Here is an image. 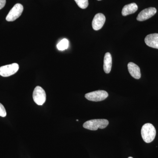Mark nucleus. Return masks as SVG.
Listing matches in <instances>:
<instances>
[{"label": "nucleus", "mask_w": 158, "mask_h": 158, "mask_svg": "<svg viewBox=\"0 0 158 158\" xmlns=\"http://www.w3.org/2000/svg\"><path fill=\"white\" fill-rule=\"evenodd\" d=\"M69 41L66 39H62L57 45V48L59 50L63 51L68 48Z\"/></svg>", "instance_id": "nucleus-13"}, {"label": "nucleus", "mask_w": 158, "mask_h": 158, "mask_svg": "<svg viewBox=\"0 0 158 158\" xmlns=\"http://www.w3.org/2000/svg\"><path fill=\"white\" fill-rule=\"evenodd\" d=\"M128 158H133V157H129Z\"/></svg>", "instance_id": "nucleus-17"}, {"label": "nucleus", "mask_w": 158, "mask_h": 158, "mask_svg": "<svg viewBox=\"0 0 158 158\" xmlns=\"http://www.w3.org/2000/svg\"><path fill=\"white\" fill-rule=\"evenodd\" d=\"M108 93L103 90H96L86 94L85 98L88 100L93 102H100L106 99L108 97Z\"/></svg>", "instance_id": "nucleus-3"}, {"label": "nucleus", "mask_w": 158, "mask_h": 158, "mask_svg": "<svg viewBox=\"0 0 158 158\" xmlns=\"http://www.w3.org/2000/svg\"><path fill=\"white\" fill-rule=\"evenodd\" d=\"M144 41L150 47L158 49V34H148L145 37Z\"/></svg>", "instance_id": "nucleus-9"}, {"label": "nucleus", "mask_w": 158, "mask_h": 158, "mask_svg": "<svg viewBox=\"0 0 158 158\" xmlns=\"http://www.w3.org/2000/svg\"><path fill=\"white\" fill-rule=\"evenodd\" d=\"M141 135L144 142L147 143H151L155 138V128L151 123H146L141 128Z\"/></svg>", "instance_id": "nucleus-1"}, {"label": "nucleus", "mask_w": 158, "mask_h": 158, "mask_svg": "<svg viewBox=\"0 0 158 158\" xmlns=\"http://www.w3.org/2000/svg\"><path fill=\"white\" fill-rule=\"evenodd\" d=\"M19 69L17 63H12L10 65H4L0 67V75L3 77L11 76L16 73Z\"/></svg>", "instance_id": "nucleus-6"}, {"label": "nucleus", "mask_w": 158, "mask_h": 158, "mask_svg": "<svg viewBox=\"0 0 158 158\" xmlns=\"http://www.w3.org/2000/svg\"><path fill=\"white\" fill-rule=\"evenodd\" d=\"M77 5L82 9H85L88 7V0H74Z\"/></svg>", "instance_id": "nucleus-14"}, {"label": "nucleus", "mask_w": 158, "mask_h": 158, "mask_svg": "<svg viewBox=\"0 0 158 158\" xmlns=\"http://www.w3.org/2000/svg\"><path fill=\"white\" fill-rule=\"evenodd\" d=\"M6 115H7V113H6V109L4 107L3 105L0 103V116L5 117Z\"/></svg>", "instance_id": "nucleus-15"}, {"label": "nucleus", "mask_w": 158, "mask_h": 158, "mask_svg": "<svg viewBox=\"0 0 158 158\" xmlns=\"http://www.w3.org/2000/svg\"><path fill=\"white\" fill-rule=\"evenodd\" d=\"M76 121H79L78 119H77Z\"/></svg>", "instance_id": "nucleus-18"}, {"label": "nucleus", "mask_w": 158, "mask_h": 158, "mask_svg": "<svg viewBox=\"0 0 158 158\" xmlns=\"http://www.w3.org/2000/svg\"><path fill=\"white\" fill-rule=\"evenodd\" d=\"M127 67L129 72L133 77L136 79L141 78V70L138 65L133 62H130L128 64Z\"/></svg>", "instance_id": "nucleus-10"}, {"label": "nucleus", "mask_w": 158, "mask_h": 158, "mask_svg": "<svg viewBox=\"0 0 158 158\" xmlns=\"http://www.w3.org/2000/svg\"><path fill=\"white\" fill-rule=\"evenodd\" d=\"M98 1H101V0H98Z\"/></svg>", "instance_id": "nucleus-19"}, {"label": "nucleus", "mask_w": 158, "mask_h": 158, "mask_svg": "<svg viewBox=\"0 0 158 158\" xmlns=\"http://www.w3.org/2000/svg\"><path fill=\"white\" fill-rule=\"evenodd\" d=\"M6 4V0H0V10L4 8Z\"/></svg>", "instance_id": "nucleus-16"}, {"label": "nucleus", "mask_w": 158, "mask_h": 158, "mask_svg": "<svg viewBox=\"0 0 158 158\" xmlns=\"http://www.w3.org/2000/svg\"><path fill=\"white\" fill-rule=\"evenodd\" d=\"M23 10V7L21 4L19 3L15 4L6 16V20L8 22H12L15 20L21 15Z\"/></svg>", "instance_id": "nucleus-5"}, {"label": "nucleus", "mask_w": 158, "mask_h": 158, "mask_svg": "<svg viewBox=\"0 0 158 158\" xmlns=\"http://www.w3.org/2000/svg\"><path fill=\"white\" fill-rule=\"evenodd\" d=\"M106 17L102 13H98L92 21V26L94 30L98 31L102 27L106 22Z\"/></svg>", "instance_id": "nucleus-8"}, {"label": "nucleus", "mask_w": 158, "mask_h": 158, "mask_svg": "<svg viewBox=\"0 0 158 158\" xmlns=\"http://www.w3.org/2000/svg\"><path fill=\"white\" fill-rule=\"evenodd\" d=\"M33 98L34 102L37 105L42 106L46 100L45 90L40 86H37L33 92Z\"/></svg>", "instance_id": "nucleus-4"}, {"label": "nucleus", "mask_w": 158, "mask_h": 158, "mask_svg": "<svg viewBox=\"0 0 158 158\" xmlns=\"http://www.w3.org/2000/svg\"><path fill=\"white\" fill-rule=\"evenodd\" d=\"M109 123L108 120L106 119H91L85 122L83 124V127L91 131H96L98 128H105Z\"/></svg>", "instance_id": "nucleus-2"}, {"label": "nucleus", "mask_w": 158, "mask_h": 158, "mask_svg": "<svg viewBox=\"0 0 158 158\" xmlns=\"http://www.w3.org/2000/svg\"><path fill=\"white\" fill-rule=\"evenodd\" d=\"M112 65V56L110 53L105 54L104 59L103 69L106 73H109L111 71Z\"/></svg>", "instance_id": "nucleus-12"}, {"label": "nucleus", "mask_w": 158, "mask_h": 158, "mask_svg": "<svg viewBox=\"0 0 158 158\" xmlns=\"http://www.w3.org/2000/svg\"><path fill=\"white\" fill-rule=\"evenodd\" d=\"M138 6L136 3H131L123 7L122 11V14L123 16H127L129 15L135 13L138 10Z\"/></svg>", "instance_id": "nucleus-11"}, {"label": "nucleus", "mask_w": 158, "mask_h": 158, "mask_svg": "<svg viewBox=\"0 0 158 158\" xmlns=\"http://www.w3.org/2000/svg\"><path fill=\"white\" fill-rule=\"evenodd\" d=\"M156 12V9L153 7L144 9L138 14L137 17V20L138 21H144L154 15Z\"/></svg>", "instance_id": "nucleus-7"}]
</instances>
